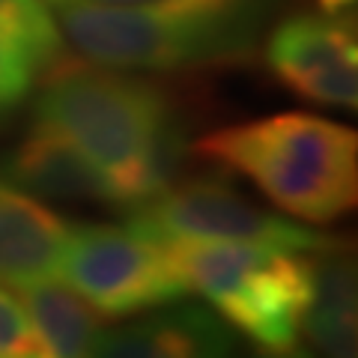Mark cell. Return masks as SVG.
<instances>
[{"mask_svg": "<svg viewBox=\"0 0 358 358\" xmlns=\"http://www.w3.org/2000/svg\"><path fill=\"white\" fill-rule=\"evenodd\" d=\"M36 93V122L72 141L105 173L114 206L138 209L173 182L185 152L162 87L122 69L57 57Z\"/></svg>", "mask_w": 358, "mask_h": 358, "instance_id": "6da1fadb", "label": "cell"}, {"mask_svg": "<svg viewBox=\"0 0 358 358\" xmlns=\"http://www.w3.org/2000/svg\"><path fill=\"white\" fill-rule=\"evenodd\" d=\"M284 0L57 3L66 42L122 72H182L251 57Z\"/></svg>", "mask_w": 358, "mask_h": 358, "instance_id": "7a4b0ae2", "label": "cell"}, {"mask_svg": "<svg viewBox=\"0 0 358 358\" xmlns=\"http://www.w3.org/2000/svg\"><path fill=\"white\" fill-rule=\"evenodd\" d=\"M192 152L251 179L278 209L313 227L343 218L358 200V134L308 110L212 129Z\"/></svg>", "mask_w": 358, "mask_h": 358, "instance_id": "3957f363", "label": "cell"}, {"mask_svg": "<svg viewBox=\"0 0 358 358\" xmlns=\"http://www.w3.org/2000/svg\"><path fill=\"white\" fill-rule=\"evenodd\" d=\"M188 293H200L230 329L263 352L293 355L313 299V260L305 251L248 242H159Z\"/></svg>", "mask_w": 358, "mask_h": 358, "instance_id": "277c9868", "label": "cell"}, {"mask_svg": "<svg viewBox=\"0 0 358 358\" xmlns=\"http://www.w3.org/2000/svg\"><path fill=\"white\" fill-rule=\"evenodd\" d=\"M57 272L110 320L167 308L188 296L162 245L129 224H87L72 230Z\"/></svg>", "mask_w": 358, "mask_h": 358, "instance_id": "5b68a950", "label": "cell"}, {"mask_svg": "<svg viewBox=\"0 0 358 358\" xmlns=\"http://www.w3.org/2000/svg\"><path fill=\"white\" fill-rule=\"evenodd\" d=\"M131 230L152 242L171 239H200V242H248V245H272L320 254L341 245L326 233L301 227L299 221L275 215L254 200L239 194L221 179H188L179 185H167L143 206H138L129 221Z\"/></svg>", "mask_w": 358, "mask_h": 358, "instance_id": "8992f818", "label": "cell"}, {"mask_svg": "<svg viewBox=\"0 0 358 358\" xmlns=\"http://www.w3.org/2000/svg\"><path fill=\"white\" fill-rule=\"evenodd\" d=\"M266 63L284 87L313 105H358V42L341 15L299 13L278 21Z\"/></svg>", "mask_w": 358, "mask_h": 358, "instance_id": "52a82bcc", "label": "cell"}, {"mask_svg": "<svg viewBox=\"0 0 358 358\" xmlns=\"http://www.w3.org/2000/svg\"><path fill=\"white\" fill-rule=\"evenodd\" d=\"M0 176L33 197L96 200L114 206L105 173L72 141L39 122L24 141L0 159Z\"/></svg>", "mask_w": 358, "mask_h": 358, "instance_id": "ba28073f", "label": "cell"}, {"mask_svg": "<svg viewBox=\"0 0 358 358\" xmlns=\"http://www.w3.org/2000/svg\"><path fill=\"white\" fill-rule=\"evenodd\" d=\"M69 221L0 176V284L27 287L60 268Z\"/></svg>", "mask_w": 358, "mask_h": 358, "instance_id": "9c48e42d", "label": "cell"}, {"mask_svg": "<svg viewBox=\"0 0 358 358\" xmlns=\"http://www.w3.org/2000/svg\"><path fill=\"white\" fill-rule=\"evenodd\" d=\"M236 346V334L218 313L197 305L171 308L152 317L108 329L96 346V355L120 358H203L227 355Z\"/></svg>", "mask_w": 358, "mask_h": 358, "instance_id": "30bf717a", "label": "cell"}, {"mask_svg": "<svg viewBox=\"0 0 358 358\" xmlns=\"http://www.w3.org/2000/svg\"><path fill=\"white\" fill-rule=\"evenodd\" d=\"M313 257V299L301 322V334L329 355H352L358 334L355 266L343 254V245Z\"/></svg>", "mask_w": 358, "mask_h": 358, "instance_id": "8fae6325", "label": "cell"}, {"mask_svg": "<svg viewBox=\"0 0 358 358\" xmlns=\"http://www.w3.org/2000/svg\"><path fill=\"white\" fill-rule=\"evenodd\" d=\"M18 289L21 305L48 350V358L96 355V346L105 334V317L87 299H81V293L51 278Z\"/></svg>", "mask_w": 358, "mask_h": 358, "instance_id": "7c38bea8", "label": "cell"}, {"mask_svg": "<svg viewBox=\"0 0 358 358\" xmlns=\"http://www.w3.org/2000/svg\"><path fill=\"white\" fill-rule=\"evenodd\" d=\"M0 27L24 39L42 69L63 57L66 39L60 36L57 21L45 9V0H0Z\"/></svg>", "mask_w": 358, "mask_h": 358, "instance_id": "4fadbf2b", "label": "cell"}, {"mask_svg": "<svg viewBox=\"0 0 358 358\" xmlns=\"http://www.w3.org/2000/svg\"><path fill=\"white\" fill-rule=\"evenodd\" d=\"M39 69L42 66L27 42L0 27V120L13 117L27 102Z\"/></svg>", "mask_w": 358, "mask_h": 358, "instance_id": "5bb4252c", "label": "cell"}, {"mask_svg": "<svg viewBox=\"0 0 358 358\" xmlns=\"http://www.w3.org/2000/svg\"><path fill=\"white\" fill-rule=\"evenodd\" d=\"M0 358H48L21 299L0 287Z\"/></svg>", "mask_w": 358, "mask_h": 358, "instance_id": "9a60e30c", "label": "cell"}, {"mask_svg": "<svg viewBox=\"0 0 358 358\" xmlns=\"http://www.w3.org/2000/svg\"><path fill=\"white\" fill-rule=\"evenodd\" d=\"M317 6H320V13L343 18L346 13H352V9H355V0H317Z\"/></svg>", "mask_w": 358, "mask_h": 358, "instance_id": "2e32d148", "label": "cell"}, {"mask_svg": "<svg viewBox=\"0 0 358 358\" xmlns=\"http://www.w3.org/2000/svg\"><path fill=\"white\" fill-rule=\"evenodd\" d=\"M45 3H81V0H45ZM84 3H134V0H84Z\"/></svg>", "mask_w": 358, "mask_h": 358, "instance_id": "e0dca14e", "label": "cell"}]
</instances>
